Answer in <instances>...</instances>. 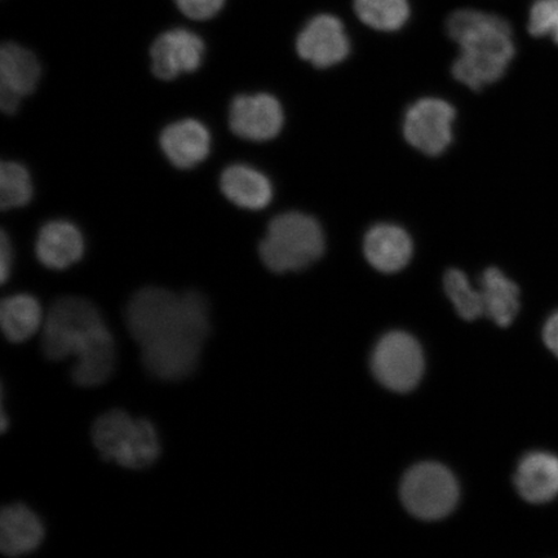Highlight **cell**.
<instances>
[{
	"instance_id": "26",
	"label": "cell",
	"mask_w": 558,
	"mask_h": 558,
	"mask_svg": "<svg viewBox=\"0 0 558 558\" xmlns=\"http://www.w3.org/2000/svg\"><path fill=\"white\" fill-rule=\"evenodd\" d=\"M12 246L9 236L3 232L2 240H0V279L4 283L11 275L12 268Z\"/></svg>"
},
{
	"instance_id": "1",
	"label": "cell",
	"mask_w": 558,
	"mask_h": 558,
	"mask_svg": "<svg viewBox=\"0 0 558 558\" xmlns=\"http://www.w3.org/2000/svg\"><path fill=\"white\" fill-rule=\"evenodd\" d=\"M124 316L143 365L156 379L180 381L197 369L211 331L209 305L199 291L145 288L131 298Z\"/></svg>"
},
{
	"instance_id": "27",
	"label": "cell",
	"mask_w": 558,
	"mask_h": 558,
	"mask_svg": "<svg viewBox=\"0 0 558 558\" xmlns=\"http://www.w3.org/2000/svg\"><path fill=\"white\" fill-rule=\"evenodd\" d=\"M543 340L550 352L558 357V311L547 319L543 329Z\"/></svg>"
},
{
	"instance_id": "13",
	"label": "cell",
	"mask_w": 558,
	"mask_h": 558,
	"mask_svg": "<svg viewBox=\"0 0 558 558\" xmlns=\"http://www.w3.org/2000/svg\"><path fill=\"white\" fill-rule=\"evenodd\" d=\"M159 144L172 166L190 170L208 157L211 135L204 123L183 120L167 125L160 134Z\"/></svg>"
},
{
	"instance_id": "2",
	"label": "cell",
	"mask_w": 558,
	"mask_h": 558,
	"mask_svg": "<svg viewBox=\"0 0 558 558\" xmlns=\"http://www.w3.org/2000/svg\"><path fill=\"white\" fill-rule=\"evenodd\" d=\"M41 351L58 362L75 359L72 379L76 386H102L114 373L117 349L113 335L99 310L87 299L64 296L48 310L41 327Z\"/></svg>"
},
{
	"instance_id": "10",
	"label": "cell",
	"mask_w": 558,
	"mask_h": 558,
	"mask_svg": "<svg viewBox=\"0 0 558 558\" xmlns=\"http://www.w3.org/2000/svg\"><path fill=\"white\" fill-rule=\"evenodd\" d=\"M296 51L318 69L340 64L351 52V41L343 23L332 15H318L308 21L299 33Z\"/></svg>"
},
{
	"instance_id": "20",
	"label": "cell",
	"mask_w": 558,
	"mask_h": 558,
	"mask_svg": "<svg viewBox=\"0 0 558 558\" xmlns=\"http://www.w3.org/2000/svg\"><path fill=\"white\" fill-rule=\"evenodd\" d=\"M44 310L29 294L5 298L0 305V325L7 340L24 343L41 330L45 324Z\"/></svg>"
},
{
	"instance_id": "22",
	"label": "cell",
	"mask_w": 558,
	"mask_h": 558,
	"mask_svg": "<svg viewBox=\"0 0 558 558\" xmlns=\"http://www.w3.org/2000/svg\"><path fill=\"white\" fill-rule=\"evenodd\" d=\"M445 291L460 317L474 320L485 316L481 290L472 288L469 277L462 270L450 269L444 279Z\"/></svg>"
},
{
	"instance_id": "24",
	"label": "cell",
	"mask_w": 558,
	"mask_h": 558,
	"mask_svg": "<svg viewBox=\"0 0 558 558\" xmlns=\"http://www.w3.org/2000/svg\"><path fill=\"white\" fill-rule=\"evenodd\" d=\"M529 32L535 38L549 37L558 45V0H535L529 12Z\"/></svg>"
},
{
	"instance_id": "4",
	"label": "cell",
	"mask_w": 558,
	"mask_h": 558,
	"mask_svg": "<svg viewBox=\"0 0 558 558\" xmlns=\"http://www.w3.org/2000/svg\"><path fill=\"white\" fill-rule=\"evenodd\" d=\"M324 251L323 227L302 213H286L271 220L259 247L265 267L278 275L308 268Z\"/></svg>"
},
{
	"instance_id": "11",
	"label": "cell",
	"mask_w": 558,
	"mask_h": 558,
	"mask_svg": "<svg viewBox=\"0 0 558 558\" xmlns=\"http://www.w3.org/2000/svg\"><path fill=\"white\" fill-rule=\"evenodd\" d=\"M205 51V41L197 34L186 29L166 32L150 48L151 72L162 81L193 73L204 62Z\"/></svg>"
},
{
	"instance_id": "9",
	"label": "cell",
	"mask_w": 558,
	"mask_h": 558,
	"mask_svg": "<svg viewBox=\"0 0 558 558\" xmlns=\"http://www.w3.org/2000/svg\"><path fill=\"white\" fill-rule=\"evenodd\" d=\"M282 105L268 94L240 95L230 104L229 124L235 136L268 142L283 128Z\"/></svg>"
},
{
	"instance_id": "15",
	"label": "cell",
	"mask_w": 558,
	"mask_h": 558,
	"mask_svg": "<svg viewBox=\"0 0 558 558\" xmlns=\"http://www.w3.org/2000/svg\"><path fill=\"white\" fill-rule=\"evenodd\" d=\"M514 485L529 504H549L558 497V457L546 451L527 453L515 472Z\"/></svg>"
},
{
	"instance_id": "8",
	"label": "cell",
	"mask_w": 558,
	"mask_h": 558,
	"mask_svg": "<svg viewBox=\"0 0 558 558\" xmlns=\"http://www.w3.org/2000/svg\"><path fill=\"white\" fill-rule=\"evenodd\" d=\"M456 116V109L449 102L434 97L418 100L411 105L404 117V137L424 155H442L452 142V123Z\"/></svg>"
},
{
	"instance_id": "18",
	"label": "cell",
	"mask_w": 558,
	"mask_h": 558,
	"mask_svg": "<svg viewBox=\"0 0 558 558\" xmlns=\"http://www.w3.org/2000/svg\"><path fill=\"white\" fill-rule=\"evenodd\" d=\"M220 187L236 207L259 211L274 198V186L263 172L246 165H232L221 173Z\"/></svg>"
},
{
	"instance_id": "5",
	"label": "cell",
	"mask_w": 558,
	"mask_h": 558,
	"mask_svg": "<svg viewBox=\"0 0 558 558\" xmlns=\"http://www.w3.org/2000/svg\"><path fill=\"white\" fill-rule=\"evenodd\" d=\"M93 441L104 460L128 470L148 469L160 456L155 425L123 410H110L96 418Z\"/></svg>"
},
{
	"instance_id": "7",
	"label": "cell",
	"mask_w": 558,
	"mask_h": 558,
	"mask_svg": "<svg viewBox=\"0 0 558 558\" xmlns=\"http://www.w3.org/2000/svg\"><path fill=\"white\" fill-rule=\"evenodd\" d=\"M373 372L384 387L395 392H410L424 373L421 345L407 332L387 333L375 348Z\"/></svg>"
},
{
	"instance_id": "21",
	"label": "cell",
	"mask_w": 558,
	"mask_h": 558,
	"mask_svg": "<svg viewBox=\"0 0 558 558\" xmlns=\"http://www.w3.org/2000/svg\"><path fill=\"white\" fill-rule=\"evenodd\" d=\"M354 11L362 23L375 31H400L410 17L408 0H354Z\"/></svg>"
},
{
	"instance_id": "12",
	"label": "cell",
	"mask_w": 558,
	"mask_h": 558,
	"mask_svg": "<svg viewBox=\"0 0 558 558\" xmlns=\"http://www.w3.org/2000/svg\"><path fill=\"white\" fill-rule=\"evenodd\" d=\"M41 68L35 54L16 44L0 50V107L5 114H15L24 97L38 86Z\"/></svg>"
},
{
	"instance_id": "16",
	"label": "cell",
	"mask_w": 558,
	"mask_h": 558,
	"mask_svg": "<svg viewBox=\"0 0 558 558\" xmlns=\"http://www.w3.org/2000/svg\"><path fill=\"white\" fill-rule=\"evenodd\" d=\"M413 250L411 236L399 226L378 225L369 229L365 236L366 259L381 274H396L407 267Z\"/></svg>"
},
{
	"instance_id": "3",
	"label": "cell",
	"mask_w": 558,
	"mask_h": 558,
	"mask_svg": "<svg viewBox=\"0 0 558 558\" xmlns=\"http://www.w3.org/2000/svg\"><path fill=\"white\" fill-rule=\"evenodd\" d=\"M446 31L460 53L452 74L473 90L498 82L514 53L513 31L504 17L477 10H459L446 21Z\"/></svg>"
},
{
	"instance_id": "6",
	"label": "cell",
	"mask_w": 558,
	"mask_h": 558,
	"mask_svg": "<svg viewBox=\"0 0 558 558\" xmlns=\"http://www.w3.org/2000/svg\"><path fill=\"white\" fill-rule=\"evenodd\" d=\"M401 499L415 518L435 521L453 511L459 499V487L456 477L444 465L422 463L404 476Z\"/></svg>"
},
{
	"instance_id": "25",
	"label": "cell",
	"mask_w": 558,
	"mask_h": 558,
	"mask_svg": "<svg viewBox=\"0 0 558 558\" xmlns=\"http://www.w3.org/2000/svg\"><path fill=\"white\" fill-rule=\"evenodd\" d=\"M174 3L185 16L205 21L218 15L226 0H174Z\"/></svg>"
},
{
	"instance_id": "17",
	"label": "cell",
	"mask_w": 558,
	"mask_h": 558,
	"mask_svg": "<svg viewBox=\"0 0 558 558\" xmlns=\"http://www.w3.org/2000/svg\"><path fill=\"white\" fill-rule=\"evenodd\" d=\"M45 538V526L29 507L12 505L0 514V549L5 556L34 553Z\"/></svg>"
},
{
	"instance_id": "14",
	"label": "cell",
	"mask_w": 558,
	"mask_h": 558,
	"mask_svg": "<svg viewBox=\"0 0 558 558\" xmlns=\"http://www.w3.org/2000/svg\"><path fill=\"white\" fill-rule=\"evenodd\" d=\"M85 240L73 222L53 220L40 228L35 255L48 269L64 270L82 259Z\"/></svg>"
},
{
	"instance_id": "19",
	"label": "cell",
	"mask_w": 558,
	"mask_h": 558,
	"mask_svg": "<svg viewBox=\"0 0 558 558\" xmlns=\"http://www.w3.org/2000/svg\"><path fill=\"white\" fill-rule=\"evenodd\" d=\"M485 316L500 327L511 326L520 311V289L504 271L488 268L481 277Z\"/></svg>"
},
{
	"instance_id": "23",
	"label": "cell",
	"mask_w": 558,
	"mask_h": 558,
	"mask_svg": "<svg viewBox=\"0 0 558 558\" xmlns=\"http://www.w3.org/2000/svg\"><path fill=\"white\" fill-rule=\"evenodd\" d=\"M33 197L29 171L16 162H3L0 167V206L3 209L23 207Z\"/></svg>"
}]
</instances>
